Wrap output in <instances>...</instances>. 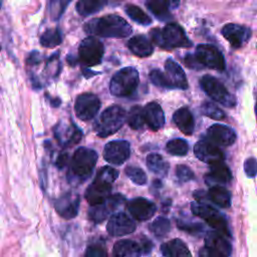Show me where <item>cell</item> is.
Here are the masks:
<instances>
[{
    "mask_svg": "<svg viewBox=\"0 0 257 257\" xmlns=\"http://www.w3.org/2000/svg\"><path fill=\"white\" fill-rule=\"evenodd\" d=\"M83 29L88 34L108 38H124L133 31L131 25L122 17L114 14L93 18L84 24Z\"/></svg>",
    "mask_w": 257,
    "mask_h": 257,
    "instance_id": "1",
    "label": "cell"
},
{
    "mask_svg": "<svg viewBox=\"0 0 257 257\" xmlns=\"http://www.w3.org/2000/svg\"><path fill=\"white\" fill-rule=\"evenodd\" d=\"M97 161L95 151L87 148L77 149L71 159L67 178L71 184L83 183L92 173Z\"/></svg>",
    "mask_w": 257,
    "mask_h": 257,
    "instance_id": "2",
    "label": "cell"
},
{
    "mask_svg": "<svg viewBox=\"0 0 257 257\" xmlns=\"http://www.w3.org/2000/svg\"><path fill=\"white\" fill-rule=\"evenodd\" d=\"M125 110L119 105H111L105 108L93 125V130L100 138H106L116 133L124 123Z\"/></svg>",
    "mask_w": 257,
    "mask_h": 257,
    "instance_id": "3",
    "label": "cell"
},
{
    "mask_svg": "<svg viewBox=\"0 0 257 257\" xmlns=\"http://www.w3.org/2000/svg\"><path fill=\"white\" fill-rule=\"evenodd\" d=\"M140 82L139 72L135 67L128 66L121 68L112 76L109 83L110 93L124 97L133 94L138 88Z\"/></svg>",
    "mask_w": 257,
    "mask_h": 257,
    "instance_id": "4",
    "label": "cell"
},
{
    "mask_svg": "<svg viewBox=\"0 0 257 257\" xmlns=\"http://www.w3.org/2000/svg\"><path fill=\"white\" fill-rule=\"evenodd\" d=\"M191 210L194 215L205 220L207 224L214 228L217 232L221 233L227 238L231 236L225 217L212 206L203 202H194L191 204Z\"/></svg>",
    "mask_w": 257,
    "mask_h": 257,
    "instance_id": "5",
    "label": "cell"
},
{
    "mask_svg": "<svg viewBox=\"0 0 257 257\" xmlns=\"http://www.w3.org/2000/svg\"><path fill=\"white\" fill-rule=\"evenodd\" d=\"M200 85L213 100L227 107H234L236 105L235 96L216 77L208 74L204 75L200 79Z\"/></svg>",
    "mask_w": 257,
    "mask_h": 257,
    "instance_id": "6",
    "label": "cell"
},
{
    "mask_svg": "<svg viewBox=\"0 0 257 257\" xmlns=\"http://www.w3.org/2000/svg\"><path fill=\"white\" fill-rule=\"evenodd\" d=\"M103 52L104 48L101 41L93 36L84 38L80 42L78 48L79 59L83 64L87 66L99 64L101 62Z\"/></svg>",
    "mask_w": 257,
    "mask_h": 257,
    "instance_id": "7",
    "label": "cell"
},
{
    "mask_svg": "<svg viewBox=\"0 0 257 257\" xmlns=\"http://www.w3.org/2000/svg\"><path fill=\"white\" fill-rule=\"evenodd\" d=\"M195 55L204 66L215 70L225 69V59L218 48L211 44H200L197 46Z\"/></svg>",
    "mask_w": 257,
    "mask_h": 257,
    "instance_id": "8",
    "label": "cell"
},
{
    "mask_svg": "<svg viewBox=\"0 0 257 257\" xmlns=\"http://www.w3.org/2000/svg\"><path fill=\"white\" fill-rule=\"evenodd\" d=\"M100 108V100L93 93H82L76 97L74 103V111L81 120H89L93 118Z\"/></svg>",
    "mask_w": 257,
    "mask_h": 257,
    "instance_id": "9",
    "label": "cell"
},
{
    "mask_svg": "<svg viewBox=\"0 0 257 257\" xmlns=\"http://www.w3.org/2000/svg\"><path fill=\"white\" fill-rule=\"evenodd\" d=\"M165 49L176 47H191L192 42L187 37L184 29L177 23H169L162 29Z\"/></svg>",
    "mask_w": 257,
    "mask_h": 257,
    "instance_id": "10",
    "label": "cell"
},
{
    "mask_svg": "<svg viewBox=\"0 0 257 257\" xmlns=\"http://www.w3.org/2000/svg\"><path fill=\"white\" fill-rule=\"evenodd\" d=\"M124 202V197L120 194L110 195L106 200L103 202L93 205L88 210L89 218L96 222L100 223L105 220L119 205Z\"/></svg>",
    "mask_w": 257,
    "mask_h": 257,
    "instance_id": "11",
    "label": "cell"
},
{
    "mask_svg": "<svg viewBox=\"0 0 257 257\" xmlns=\"http://www.w3.org/2000/svg\"><path fill=\"white\" fill-rule=\"evenodd\" d=\"M131 156V147L126 141L116 140L107 143L103 149L104 160L111 165H121Z\"/></svg>",
    "mask_w": 257,
    "mask_h": 257,
    "instance_id": "12",
    "label": "cell"
},
{
    "mask_svg": "<svg viewBox=\"0 0 257 257\" xmlns=\"http://www.w3.org/2000/svg\"><path fill=\"white\" fill-rule=\"evenodd\" d=\"M136 229V223L123 212L112 214L106 224V230L109 235L121 237L131 234Z\"/></svg>",
    "mask_w": 257,
    "mask_h": 257,
    "instance_id": "13",
    "label": "cell"
},
{
    "mask_svg": "<svg viewBox=\"0 0 257 257\" xmlns=\"http://www.w3.org/2000/svg\"><path fill=\"white\" fill-rule=\"evenodd\" d=\"M195 156L202 162L213 165L224 162V153L213 143L206 141H199L194 147Z\"/></svg>",
    "mask_w": 257,
    "mask_h": 257,
    "instance_id": "14",
    "label": "cell"
},
{
    "mask_svg": "<svg viewBox=\"0 0 257 257\" xmlns=\"http://www.w3.org/2000/svg\"><path fill=\"white\" fill-rule=\"evenodd\" d=\"M221 32L233 48L242 47L251 37V30L248 27L235 23L226 24Z\"/></svg>",
    "mask_w": 257,
    "mask_h": 257,
    "instance_id": "15",
    "label": "cell"
},
{
    "mask_svg": "<svg viewBox=\"0 0 257 257\" xmlns=\"http://www.w3.org/2000/svg\"><path fill=\"white\" fill-rule=\"evenodd\" d=\"M207 136L210 139L211 143L216 146L229 147L233 145L236 141V133L233 128L228 125L216 123L211 125L207 130Z\"/></svg>",
    "mask_w": 257,
    "mask_h": 257,
    "instance_id": "16",
    "label": "cell"
},
{
    "mask_svg": "<svg viewBox=\"0 0 257 257\" xmlns=\"http://www.w3.org/2000/svg\"><path fill=\"white\" fill-rule=\"evenodd\" d=\"M126 208L132 216L139 221H147L151 219L157 211L156 205L145 198H135L130 200Z\"/></svg>",
    "mask_w": 257,
    "mask_h": 257,
    "instance_id": "17",
    "label": "cell"
},
{
    "mask_svg": "<svg viewBox=\"0 0 257 257\" xmlns=\"http://www.w3.org/2000/svg\"><path fill=\"white\" fill-rule=\"evenodd\" d=\"M79 196L75 193H65L55 201L56 212L64 219H72L78 213Z\"/></svg>",
    "mask_w": 257,
    "mask_h": 257,
    "instance_id": "18",
    "label": "cell"
},
{
    "mask_svg": "<svg viewBox=\"0 0 257 257\" xmlns=\"http://www.w3.org/2000/svg\"><path fill=\"white\" fill-rule=\"evenodd\" d=\"M110 191L111 184L98 179H94V181L85 191V199L90 204V206H93L106 200L110 196Z\"/></svg>",
    "mask_w": 257,
    "mask_h": 257,
    "instance_id": "19",
    "label": "cell"
},
{
    "mask_svg": "<svg viewBox=\"0 0 257 257\" xmlns=\"http://www.w3.org/2000/svg\"><path fill=\"white\" fill-rule=\"evenodd\" d=\"M226 238L217 231L209 232L205 237V246L225 257H229L232 253V246Z\"/></svg>",
    "mask_w": 257,
    "mask_h": 257,
    "instance_id": "20",
    "label": "cell"
},
{
    "mask_svg": "<svg viewBox=\"0 0 257 257\" xmlns=\"http://www.w3.org/2000/svg\"><path fill=\"white\" fill-rule=\"evenodd\" d=\"M145 121L153 131H159L165 123V114L158 102H149L144 107Z\"/></svg>",
    "mask_w": 257,
    "mask_h": 257,
    "instance_id": "21",
    "label": "cell"
},
{
    "mask_svg": "<svg viewBox=\"0 0 257 257\" xmlns=\"http://www.w3.org/2000/svg\"><path fill=\"white\" fill-rule=\"evenodd\" d=\"M205 180L211 187L218 184H226L232 180V174L230 169L223 162H220L210 165V172L205 176Z\"/></svg>",
    "mask_w": 257,
    "mask_h": 257,
    "instance_id": "22",
    "label": "cell"
},
{
    "mask_svg": "<svg viewBox=\"0 0 257 257\" xmlns=\"http://www.w3.org/2000/svg\"><path fill=\"white\" fill-rule=\"evenodd\" d=\"M166 74L170 78L174 88L187 89L188 81L183 68L172 58H168L165 62Z\"/></svg>",
    "mask_w": 257,
    "mask_h": 257,
    "instance_id": "23",
    "label": "cell"
},
{
    "mask_svg": "<svg viewBox=\"0 0 257 257\" xmlns=\"http://www.w3.org/2000/svg\"><path fill=\"white\" fill-rule=\"evenodd\" d=\"M141 246L133 240H119L116 241L112 249V257H141Z\"/></svg>",
    "mask_w": 257,
    "mask_h": 257,
    "instance_id": "24",
    "label": "cell"
},
{
    "mask_svg": "<svg viewBox=\"0 0 257 257\" xmlns=\"http://www.w3.org/2000/svg\"><path fill=\"white\" fill-rule=\"evenodd\" d=\"M173 120L178 128L185 135H191L195 128V120L192 112L187 107H181L174 112Z\"/></svg>",
    "mask_w": 257,
    "mask_h": 257,
    "instance_id": "25",
    "label": "cell"
},
{
    "mask_svg": "<svg viewBox=\"0 0 257 257\" xmlns=\"http://www.w3.org/2000/svg\"><path fill=\"white\" fill-rule=\"evenodd\" d=\"M55 137L57 138L60 145L63 147H69L79 142L81 139V132L73 122L68 127H61L60 124H58L55 128Z\"/></svg>",
    "mask_w": 257,
    "mask_h": 257,
    "instance_id": "26",
    "label": "cell"
},
{
    "mask_svg": "<svg viewBox=\"0 0 257 257\" xmlns=\"http://www.w3.org/2000/svg\"><path fill=\"white\" fill-rule=\"evenodd\" d=\"M161 252L164 257H191L187 245L180 239H173L161 246Z\"/></svg>",
    "mask_w": 257,
    "mask_h": 257,
    "instance_id": "27",
    "label": "cell"
},
{
    "mask_svg": "<svg viewBox=\"0 0 257 257\" xmlns=\"http://www.w3.org/2000/svg\"><path fill=\"white\" fill-rule=\"evenodd\" d=\"M127 47L135 55L140 57L150 56L154 51L151 41L144 35H136L132 37L127 42Z\"/></svg>",
    "mask_w": 257,
    "mask_h": 257,
    "instance_id": "28",
    "label": "cell"
},
{
    "mask_svg": "<svg viewBox=\"0 0 257 257\" xmlns=\"http://www.w3.org/2000/svg\"><path fill=\"white\" fill-rule=\"evenodd\" d=\"M208 199L221 208H229L231 205V193L220 185L212 186L209 189Z\"/></svg>",
    "mask_w": 257,
    "mask_h": 257,
    "instance_id": "29",
    "label": "cell"
},
{
    "mask_svg": "<svg viewBox=\"0 0 257 257\" xmlns=\"http://www.w3.org/2000/svg\"><path fill=\"white\" fill-rule=\"evenodd\" d=\"M147 167L148 169L158 176L165 177L169 171V164L165 159L159 154H150L147 157Z\"/></svg>",
    "mask_w": 257,
    "mask_h": 257,
    "instance_id": "30",
    "label": "cell"
},
{
    "mask_svg": "<svg viewBox=\"0 0 257 257\" xmlns=\"http://www.w3.org/2000/svg\"><path fill=\"white\" fill-rule=\"evenodd\" d=\"M107 0H79L76 3V11L82 16H89L98 12Z\"/></svg>",
    "mask_w": 257,
    "mask_h": 257,
    "instance_id": "31",
    "label": "cell"
},
{
    "mask_svg": "<svg viewBox=\"0 0 257 257\" xmlns=\"http://www.w3.org/2000/svg\"><path fill=\"white\" fill-rule=\"evenodd\" d=\"M146 5L160 20H168L171 17V13L169 11L170 6L166 0H147Z\"/></svg>",
    "mask_w": 257,
    "mask_h": 257,
    "instance_id": "32",
    "label": "cell"
},
{
    "mask_svg": "<svg viewBox=\"0 0 257 257\" xmlns=\"http://www.w3.org/2000/svg\"><path fill=\"white\" fill-rule=\"evenodd\" d=\"M126 121L133 130L142 128L146 122L145 115H144V108H142L140 105L133 106L128 111V114L126 116Z\"/></svg>",
    "mask_w": 257,
    "mask_h": 257,
    "instance_id": "33",
    "label": "cell"
},
{
    "mask_svg": "<svg viewBox=\"0 0 257 257\" xmlns=\"http://www.w3.org/2000/svg\"><path fill=\"white\" fill-rule=\"evenodd\" d=\"M40 43L44 47L52 48L61 43V34L57 28L47 29L40 36Z\"/></svg>",
    "mask_w": 257,
    "mask_h": 257,
    "instance_id": "34",
    "label": "cell"
},
{
    "mask_svg": "<svg viewBox=\"0 0 257 257\" xmlns=\"http://www.w3.org/2000/svg\"><path fill=\"white\" fill-rule=\"evenodd\" d=\"M125 13L136 22L142 25H149L152 22V19L138 6L133 4H127L124 8Z\"/></svg>",
    "mask_w": 257,
    "mask_h": 257,
    "instance_id": "35",
    "label": "cell"
},
{
    "mask_svg": "<svg viewBox=\"0 0 257 257\" xmlns=\"http://www.w3.org/2000/svg\"><path fill=\"white\" fill-rule=\"evenodd\" d=\"M166 149L173 156H185L189 151V145L183 139H174L167 143Z\"/></svg>",
    "mask_w": 257,
    "mask_h": 257,
    "instance_id": "36",
    "label": "cell"
},
{
    "mask_svg": "<svg viewBox=\"0 0 257 257\" xmlns=\"http://www.w3.org/2000/svg\"><path fill=\"white\" fill-rule=\"evenodd\" d=\"M149 228L151 232L155 234L157 237H164L169 233L171 228V223L167 218L159 217L150 224Z\"/></svg>",
    "mask_w": 257,
    "mask_h": 257,
    "instance_id": "37",
    "label": "cell"
},
{
    "mask_svg": "<svg viewBox=\"0 0 257 257\" xmlns=\"http://www.w3.org/2000/svg\"><path fill=\"white\" fill-rule=\"evenodd\" d=\"M201 111L206 116H209V117H211L213 119H217V120H221L226 117L225 112L220 107H218L215 103L210 102V101H205L201 105Z\"/></svg>",
    "mask_w": 257,
    "mask_h": 257,
    "instance_id": "38",
    "label": "cell"
},
{
    "mask_svg": "<svg viewBox=\"0 0 257 257\" xmlns=\"http://www.w3.org/2000/svg\"><path fill=\"white\" fill-rule=\"evenodd\" d=\"M71 0H49L48 12L52 20H58Z\"/></svg>",
    "mask_w": 257,
    "mask_h": 257,
    "instance_id": "39",
    "label": "cell"
},
{
    "mask_svg": "<svg viewBox=\"0 0 257 257\" xmlns=\"http://www.w3.org/2000/svg\"><path fill=\"white\" fill-rule=\"evenodd\" d=\"M150 79L157 86L165 88H174L168 75L159 69H154L150 72Z\"/></svg>",
    "mask_w": 257,
    "mask_h": 257,
    "instance_id": "40",
    "label": "cell"
},
{
    "mask_svg": "<svg viewBox=\"0 0 257 257\" xmlns=\"http://www.w3.org/2000/svg\"><path fill=\"white\" fill-rule=\"evenodd\" d=\"M125 175L137 185H145L147 183V175L146 173L138 168V167H134V166H128L125 168L124 170Z\"/></svg>",
    "mask_w": 257,
    "mask_h": 257,
    "instance_id": "41",
    "label": "cell"
},
{
    "mask_svg": "<svg viewBox=\"0 0 257 257\" xmlns=\"http://www.w3.org/2000/svg\"><path fill=\"white\" fill-rule=\"evenodd\" d=\"M117 177H118V171L109 166H106V167H102L97 172L95 179L101 180L108 184H112L117 179Z\"/></svg>",
    "mask_w": 257,
    "mask_h": 257,
    "instance_id": "42",
    "label": "cell"
},
{
    "mask_svg": "<svg viewBox=\"0 0 257 257\" xmlns=\"http://www.w3.org/2000/svg\"><path fill=\"white\" fill-rule=\"evenodd\" d=\"M177 226L181 230L186 231L192 235H199L204 230L203 225L200 223H186L185 221H181V220L177 221Z\"/></svg>",
    "mask_w": 257,
    "mask_h": 257,
    "instance_id": "43",
    "label": "cell"
},
{
    "mask_svg": "<svg viewBox=\"0 0 257 257\" xmlns=\"http://www.w3.org/2000/svg\"><path fill=\"white\" fill-rule=\"evenodd\" d=\"M176 175L181 182H188L194 179L193 171L186 165H178L176 167Z\"/></svg>",
    "mask_w": 257,
    "mask_h": 257,
    "instance_id": "44",
    "label": "cell"
},
{
    "mask_svg": "<svg viewBox=\"0 0 257 257\" xmlns=\"http://www.w3.org/2000/svg\"><path fill=\"white\" fill-rule=\"evenodd\" d=\"M244 171L248 178H255L257 176V160L253 157L246 159L244 162Z\"/></svg>",
    "mask_w": 257,
    "mask_h": 257,
    "instance_id": "45",
    "label": "cell"
},
{
    "mask_svg": "<svg viewBox=\"0 0 257 257\" xmlns=\"http://www.w3.org/2000/svg\"><path fill=\"white\" fill-rule=\"evenodd\" d=\"M85 257H107L105 249L101 245H90L85 252Z\"/></svg>",
    "mask_w": 257,
    "mask_h": 257,
    "instance_id": "46",
    "label": "cell"
},
{
    "mask_svg": "<svg viewBox=\"0 0 257 257\" xmlns=\"http://www.w3.org/2000/svg\"><path fill=\"white\" fill-rule=\"evenodd\" d=\"M185 63L186 65L189 67V68H192V69H201L203 68L204 66L198 61L196 55L194 54H187V56L185 57Z\"/></svg>",
    "mask_w": 257,
    "mask_h": 257,
    "instance_id": "47",
    "label": "cell"
},
{
    "mask_svg": "<svg viewBox=\"0 0 257 257\" xmlns=\"http://www.w3.org/2000/svg\"><path fill=\"white\" fill-rule=\"evenodd\" d=\"M199 256L200 257H225V256L219 254L218 252H215V251L211 250L210 248H208L206 246L203 247L202 249H200Z\"/></svg>",
    "mask_w": 257,
    "mask_h": 257,
    "instance_id": "48",
    "label": "cell"
},
{
    "mask_svg": "<svg viewBox=\"0 0 257 257\" xmlns=\"http://www.w3.org/2000/svg\"><path fill=\"white\" fill-rule=\"evenodd\" d=\"M27 63L28 64H30V65H35V64H37V63H39L40 62V54H39V52L38 51H32L30 54H29V56H28V58H27Z\"/></svg>",
    "mask_w": 257,
    "mask_h": 257,
    "instance_id": "49",
    "label": "cell"
},
{
    "mask_svg": "<svg viewBox=\"0 0 257 257\" xmlns=\"http://www.w3.org/2000/svg\"><path fill=\"white\" fill-rule=\"evenodd\" d=\"M141 248H142V251L145 253V254H149L152 249H153V243L147 239V238H143L142 239V245H141Z\"/></svg>",
    "mask_w": 257,
    "mask_h": 257,
    "instance_id": "50",
    "label": "cell"
},
{
    "mask_svg": "<svg viewBox=\"0 0 257 257\" xmlns=\"http://www.w3.org/2000/svg\"><path fill=\"white\" fill-rule=\"evenodd\" d=\"M67 160H68V155H67V153H61V154L57 157L56 166H57L59 169H62V168L66 165Z\"/></svg>",
    "mask_w": 257,
    "mask_h": 257,
    "instance_id": "51",
    "label": "cell"
},
{
    "mask_svg": "<svg viewBox=\"0 0 257 257\" xmlns=\"http://www.w3.org/2000/svg\"><path fill=\"white\" fill-rule=\"evenodd\" d=\"M170 6V8H177L180 5L181 0H166Z\"/></svg>",
    "mask_w": 257,
    "mask_h": 257,
    "instance_id": "52",
    "label": "cell"
},
{
    "mask_svg": "<svg viewBox=\"0 0 257 257\" xmlns=\"http://www.w3.org/2000/svg\"><path fill=\"white\" fill-rule=\"evenodd\" d=\"M48 98L50 99V103H51L52 106H58L60 104V99L59 98H50V97H48Z\"/></svg>",
    "mask_w": 257,
    "mask_h": 257,
    "instance_id": "53",
    "label": "cell"
},
{
    "mask_svg": "<svg viewBox=\"0 0 257 257\" xmlns=\"http://www.w3.org/2000/svg\"><path fill=\"white\" fill-rule=\"evenodd\" d=\"M255 113H256V117H257V96H256V104H255Z\"/></svg>",
    "mask_w": 257,
    "mask_h": 257,
    "instance_id": "54",
    "label": "cell"
}]
</instances>
